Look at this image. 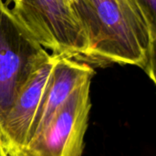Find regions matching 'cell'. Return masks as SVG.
<instances>
[{
    "label": "cell",
    "instance_id": "6da1fadb",
    "mask_svg": "<svg viewBox=\"0 0 156 156\" xmlns=\"http://www.w3.org/2000/svg\"><path fill=\"white\" fill-rule=\"evenodd\" d=\"M15 18L55 57L86 63L90 40L69 0H5Z\"/></svg>",
    "mask_w": 156,
    "mask_h": 156
},
{
    "label": "cell",
    "instance_id": "8992f818",
    "mask_svg": "<svg viewBox=\"0 0 156 156\" xmlns=\"http://www.w3.org/2000/svg\"><path fill=\"white\" fill-rule=\"evenodd\" d=\"M134 32L150 62L155 66V44L151 40L145 21L133 0H115Z\"/></svg>",
    "mask_w": 156,
    "mask_h": 156
},
{
    "label": "cell",
    "instance_id": "52a82bcc",
    "mask_svg": "<svg viewBox=\"0 0 156 156\" xmlns=\"http://www.w3.org/2000/svg\"><path fill=\"white\" fill-rule=\"evenodd\" d=\"M69 2L72 7L74 8L90 40V51L87 58L88 60L90 53L93 48V47L95 46L98 39L97 21L89 0H69Z\"/></svg>",
    "mask_w": 156,
    "mask_h": 156
},
{
    "label": "cell",
    "instance_id": "277c9868",
    "mask_svg": "<svg viewBox=\"0 0 156 156\" xmlns=\"http://www.w3.org/2000/svg\"><path fill=\"white\" fill-rule=\"evenodd\" d=\"M56 57L37 69L17 93L0 126V139L6 156H15L28 142L31 125L41 102Z\"/></svg>",
    "mask_w": 156,
    "mask_h": 156
},
{
    "label": "cell",
    "instance_id": "7a4b0ae2",
    "mask_svg": "<svg viewBox=\"0 0 156 156\" xmlns=\"http://www.w3.org/2000/svg\"><path fill=\"white\" fill-rule=\"evenodd\" d=\"M51 57L0 0V126L19 90Z\"/></svg>",
    "mask_w": 156,
    "mask_h": 156
},
{
    "label": "cell",
    "instance_id": "9c48e42d",
    "mask_svg": "<svg viewBox=\"0 0 156 156\" xmlns=\"http://www.w3.org/2000/svg\"><path fill=\"white\" fill-rule=\"evenodd\" d=\"M0 156H6L5 151H4V148L2 146V143H1V139H0Z\"/></svg>",
    "mask_w": 156,
    "mask_h": 156
},
{
    "label": "cell",
    "instance_id": "ba28073f",
    "mask_svg": "<svg viewBox=\"0 0 156 156\" xmlns=\"http://www.w3.org/2000/svg\"><path fill=\"white\" fill-rule=\"evenodd\" d=\"M134 5L141 12L147 26L151 40L156 42V0H133Z\"/></svg>",
    "mask_w": 156,
    "mask_h": 156
},
{
    "label": "cell",
    "instance_id": "5b68a950",
    "mask_svg": "<svg viewBox=\"0 0 156 156\" xmlns=\"http://www.w3.org/2000/svg\"><path fill=\"white\" fill-rule=\"evenodd\" d=\"M93 68L84 62L65 57H56L44 95L30 128L28 142L43 130L70 94L82 83L91 80Z\"/></svg>",
    "mask_w": 156,
    "mask_h": 156
},
{
    "label": "cell",
    "instance_id": "3957f363",
    "mask_svg": "<svg viewBox=\"0 0 156 156\" xmlns=\"http://www.w3.org/2000/svg\"><path fill=\"white\" fill-rule=\"evenodd\" d=\"M90 82L79 86L54 117L15 156H81L88 126Z\"/></svg>",
    "mask_w": 156,
    "mask_h": 156
}]
</instances>
